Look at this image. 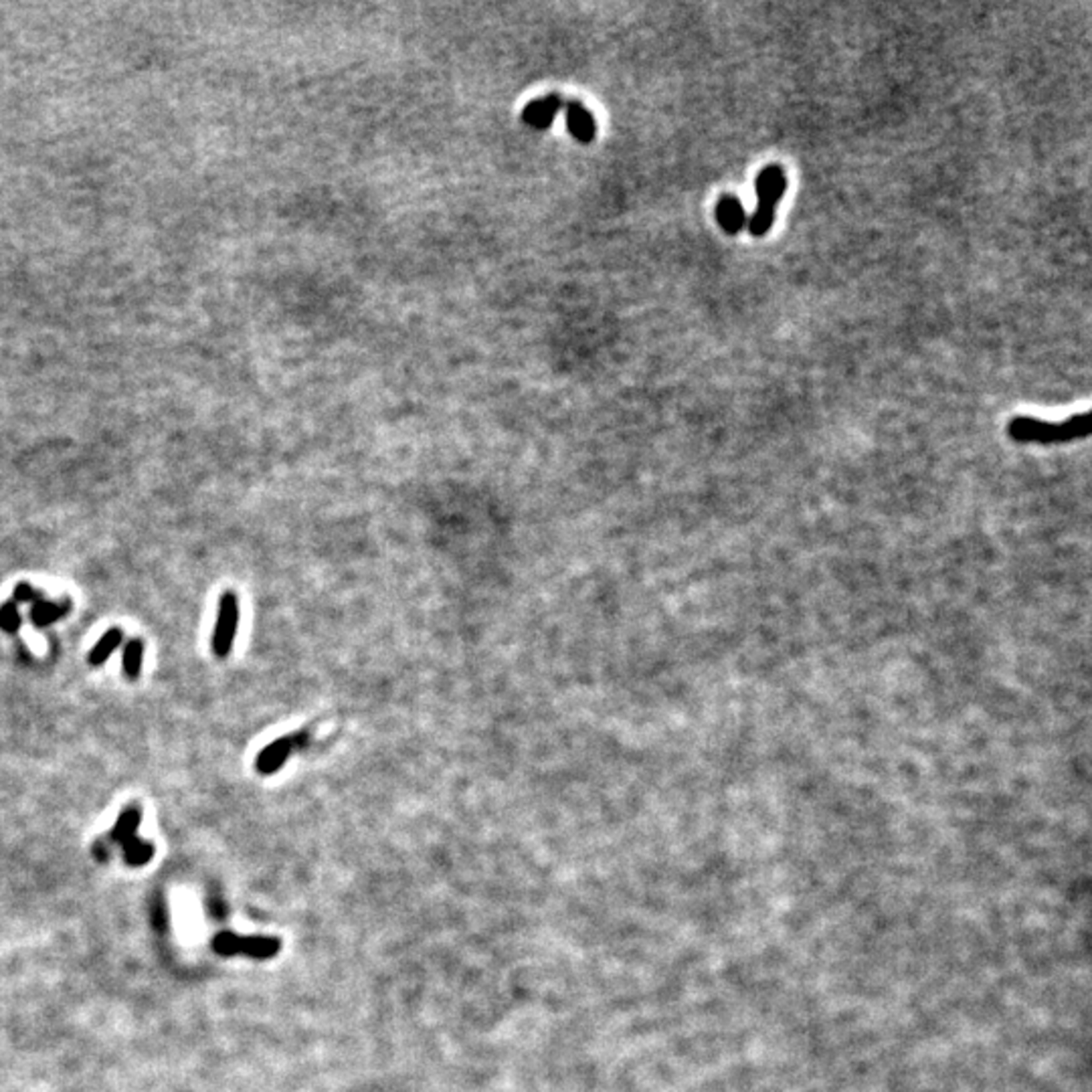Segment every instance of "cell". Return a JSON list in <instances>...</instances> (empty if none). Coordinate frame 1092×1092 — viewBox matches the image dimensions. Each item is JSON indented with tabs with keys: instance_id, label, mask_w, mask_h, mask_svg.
<instances>
[{
	"instance_id": "6da1fadb",
	"label": "cell",
	"mask_w": 1092,
	"mask_h": 1092,
	"mask_svg": "<svg viewBox=\"0 0 1092 1092\" xmlns=\"http://www.w3.org/2000/svg\"><path fill=\"white\" fill-rule=\"evenodd\" d=\"M1090 433V415H1072L1062 423H1048L1036 417H1015L1007 425V436L1018 443H1068Z\"/></svg>"
},
{
	"instance_id": "7a4b0ae2",
	"label": "cell",
	"mask_w": 1092,
	"mask_h": 1092,
	"mask_svg": "<svg viewBox=\"0 0 1092 1092\" xmlns=\"http://www.w3.org/2000/svg\"><path fill=\"white\" fill-rule=\"evenodd\" d=\"M142 821V809L140 806H127L121 811L116 826L106 840H100L93 846V855L98 860H107L110 855V846L116 844L124 852V860L127 866H144L148 864L155 855V846L150 841L138 838V826Z\"/></svg>"
},
{
	"instance_id": "3957f363",
	"label": "cell",
	"mask_w": 1092,
	"mask_h": 1092,
	"mask_svg": "<svg viewBox=\"0 0 1092 1092\" xmlns=\"http://www.w3.org/2000/svg\"><path fill=\"white\" fill-rule=\"evenodd\" d=\"M785 189H787V178H785V172L781 166L773 164L761 170V175H759L757 178L759 204H757V210L749 219L751 235H755V237H763V235H767L771 231L773 223H775L777 204L783 199Z\"/></svg>"
},
{
	"instance_id": "277c9868",
	"label": "cell",
	"mask_w": 1092,
	"mask_h": 1092,
	"mask_svg": "<svg viewBox=\"0 0 1092 1092\" xmlns=\"http://www.w3.org/2000/svg\"><path fill=\"white\" fill-rule=\"evenodd\" d=\"M213 949L223 957L245 955L258 961H267L278 957L282 951V941L278 937H264V935H235V932H221L215 937Z\"/></svg>"
},
{
	"instance_id": "5b68a950",
	"label": "cell",
	"mask_w": 1092,
	"mask_h": 1092,
	"mask_svg": "<svg viewBox=\"0 0 1092 1092\" xmlns=\"http://www.w3.org/2000/svg\"><path fill=\"white\" fill-rule=\"evenodd\" d=\"M239 629V597L233 591H225L219 599L216 609V623L213 631V654L216 657H227L231 654L235 635Z\"/></svg>"
},
{
	"instance_id": "8992f818",
	"label": "cell",
	"mask_w": 1092,
	"mask_h": 1092,
	"mask_svg": "<svg viewBox=\"0 0 1092 1092\" xmlns=\"http://www.w3.org/2000/svg\"><path fill=\"white\" fill-rule=\"evenodd\" d=\"M304 738H306L304 732L287 734V737H279L273 740L271 745H267L265 749H261L258 759H255V769H258L259 775L270 777L273 775V773H278L279 769H282L287 763V759H290L292 752L298 749Z\"/></svg>"
},
{
	"instance_id": "52a82bcc",
	"label": "cell",
	"mask_w": 1092,
	"mask_h": 1092,
	"mask_svg": "<svg viewBox=\"0 0 1092 1092\" xmlns=\"http://www.w3.org/2000/svg\"><path fill=\"white\" fill-rule=\"evenodd\" d=\"M565 104H567V100H563L557 93H551V95H546V98L530 101V104L525 107V112H522V120H525V124H528L530 127H534V130H546V127L553 124V120L559 113V110H563Z\"/></svg>"
},
{
	"instance_id": "ba28073f",
	"label": "cell",
	"mask_w": 1092,
	"mask_h": 1092,
	"mask_svg": "<svg viewBox=\"0 0 1092 1092\" xmlns=\"http://www.w3.org/2000/svg\"><path fill=\"white\" fill-rule=\"evenodd\" d=\"M565 112H567V126L568 132L573 134L579 142H593L597 134V124L593 113L579 104V101H567L565 104Z\"/></svg>"
},
{
	"instance_id": "9c48e42d",
	"label": "cell",
	"mask_w": 1092,
	"mask_h": 1092,
	"mask_svg": "<svg viewBox=\"0 0 1092 1092\" xmlns=\"http://www.w3.org/2000/svg\"><path fill=\"white\" fill-rule=\"evenodd\" d=\"M717 221L726 233H738L745 225L743 204L734 196H725L717 204Z\"/></svg>"
},
{
	"instance_id": "30bf717a",
	"label": "cell",
	"mask_w": 1092,
	"mask_h": 1092,
	"mask_svg": "<svg viewBox=\"0 0 1092 1092\" xmlns=\"http://www.w3.org/2000/svg\"><path fill=\"white\" fill-rule=\"evenodd\" d=\"M121 642H124V631H121L120 628L107 629L106 634L100 637L98 643L92 648V651H89L87 662L92 663V666H101V663H106V660H110V656L120 648Z\"/></svg>"
},
{
	"instance_id": "8fae6325",
	"label": "cell",
	"mask_w": 1092,
	"mask_h": 1092,
	"mask_svg": "<svg viewBox=\"0 0 1092 1092\" xmlns=\"http://www.w3.org/2000/svg\"><path fill=\"white\" fill-rule=\"evenodd\" d=\"M142 662H144V642L130 640L124 648V656H121V670H124L127 680L140 678V674H142Z\"/></svg>"
},
{
	"instance_id": "7c38bea8",
	"label": "cell",
	"mask_w": 1092,
	"mask_h": 1092,
	"mask_svg": "<svg viewBox=\"0 0 1092 1092\" xmlns=\"http://www.w3.org/2000/svg\"><path fill=\"white\" fill-rule=\"evenodd\" d=\"M65 609L67 607L47 601V599H39V601H35L33 609H31V622H33L37 628H47V625L55 623L57 619H61Z\"/></svg>"
},
{
	"instance_id": "4fadbf2b",
	"label": "cell",
	"mask_w": 1092,
	"mask_h": 1092,
	"mask_svg": "<svg viewBox=\"0 0 1092 1092\" xmlns=\"http://www.w3.org/2000/svg\"><path fill=\"white\" fill-rule=\"evenodd\" d=\"M18 628H21V613H18L17 605L12 601L0 605V629L6 634H15Z\"/></svg>"
},
{
	"instance_id": "5bb4252c",
	"label": "cell",
	"mask_w": 1092,
	"mask_h": 1092,
	"mask_svg": "<svg viewBox=\"0 0 1092 1092\" xmlns=\"http://www.w3.org/2000/svg\"><path fill=\"white\" fill-rule=\"evenodd\" d=\"M12 599H15L17 603H35V601H39L41 597L37 595V591L29 583H18L15 587V593H12Z\"/></svg>"
}]
</instances>
